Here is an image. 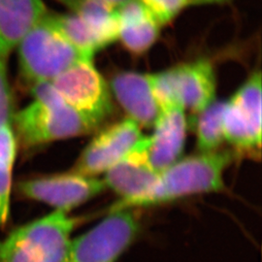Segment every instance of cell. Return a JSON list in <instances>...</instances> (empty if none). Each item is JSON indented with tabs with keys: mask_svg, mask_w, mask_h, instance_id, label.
I'll use <instances>...</instances> for the list:
<instances>
[{
	"mask_svg": "<svg viewBox=\"0 0 262 262\" xmlns=\"http://www.w3.org/2000/svg\"><path fill=\"white\" fill-rule=\"evenodd\" d=\"M31 93L33 102L13 119L16 139L27 150L88 135L102 123L66 103L50 82L32 85Z\"/></svg>",
	"mask_w": 262,
	"mask_h": 262,
	"instance_id": "cell-1",
	"label": "cell"
},
{
	"mask_svg": "<svg viewBox=\"0 0 262 262\" xmlns=\"http://www.w3.org/2000/svg\"><path fill=\"white\" fill-rule=\"evenodd\" d=\"M238 157L220 150L182 158L161 171L150 190L126 209L159 206L186 197L225 190V172Z\"/></svg>",
	"mask_w": 262,
	"mask_h": 262,
	"instance_id": "cell-2",
	"label": "cell"
},
{
	"mask_svg": "<svg viewBox=\"0 0 262 262\" xmlns=\"http://www.w3.org/2000/svg\"><path fill=\"white\" fill-rule=\"evenodd\" d=\"M79 220L53 211L10 232L0 241V262H63Z\"/></svg>",
	"mask_w": 262,
	"mask_h": 262,
	"instance_id": "cell-3",
	"label": "cell"
},
{
	"mask_svg": "<svg viewBox=\"0 0 262 262\" xmlns=\"http://www.w3.org/2000/svg\"><path fill=\"white\" fill-rule=\"evenodd\" d=\"M20 77L28 84L51 82L81 60L93 59L73 46L46 15L18 45Z\"/></svg>",
	"mask_w": 262,
	"mask_h": 262,
	"instance_id": "cell-4",
	"label": "cell"
},
{
	"mask_svg": "<svg viewBox=\"0 0 262 262\" xmlns=\"http://www.w3.org/2000/svg\"><path fill=\"white\" fill-rule=\"evenodd\" d=\"M150 84L159 108L180 104L194 115L215 101V68L209 59L200 58L150 74Z\"/></svg>",
	"mask_w": 262,
	"mask_h": 262,
	"instance_id": "cell-5",
	"label": "cell"
},
{
	"mask_svg": "<svg viewBox=\"0 0 262 262\" xmlns=\"http://www.w3.org/2000/svg\"><path fill=\"white\" fill-rule=\"evenodd\" d=\"M139 232L134 209L110 210L99 224L71 239L63 262H117Z\"/></svg>",
	"mask_w": 262,
	"mask_h": 262,
	"instance_id": "cell-6",
	"label": "cell"
},
{
	"mask_svg": "<svg viewBox=\"0 0 262 262\" xmlns=\"http://www.w3.org/2000/svg\"><path fill=\"white\" fill-rule=\"evenodd\" d=\"M261 93V72L257 70L225 102V139L237 157L260 159Z\"/></svg>",
	"mask_w": 262,
	"mask_h": 262,
	"instance_id": "cell-7",
	"label": "cell"
},
{
	"mask_svg": "<svg viewBox=\"0 0 262 262\" xmlns=\"http://www.w3.org/2000/svg\"><path fill=\"white\" fill-rule=\"evenodd\" d=\"M17 189L23 196L44 203L54 208V211L71 213L101 194L106 187L102 179L70 169L63 173L24 180L17 185Z\"/></svg>",
	"mask_w": 262,
	"mask_h": 262,
	"instance_id": "cell-8",
	"label": "cell"
},
{
	"mask_svg": "<svg viewBox=\"0 0 262 262\" xmlns=\"http://www.w3.org/2000/svg\"><path fill=\"white\" fill-rule=\"evenodd\" d=\"M66 103L103 122L112 113L110 88L93 59H84L50 82Z\"/></svg>",
	"mask_w": 262,
	"mask_h": 262,
	"instance_id": "cell-9",
	"label": "cell"
},
{
	"mask_svg": "<svg viewBox=\"0 0 262 262\" xmlns=\"http://www.w3.org/2000/svg\"><path fill=\"white\" fill-rule=\"evenodd\" d=\"M143 137L140 126L130 119L115 122L96 133L71 170L93 177L103 175Z\"/></svg>",
	"mask_w": 262,
	"mask_h": 262,
	"instance_id": "cell-10",
	"label": "cell"
},
{
	"mask_svg": "<svg viewBox=\"0 0 262 262\" xmlns=\"http://www.w3.org/2000/svg\"><path fill=\"white\" fill-rule=\"evenodd\" d=\"M152 127V134L144 136L140 146L151 167L160 173L182 159L187 131L185 109L180 104L160 108Z\"/></svg>",
	"mask_w": 262,
	"mask_h": 262,
	"instance_id": "cell-11",
	"label": "cell"
},
{
	"mask_svg": "<svg viewBox=\"0 0 262 262\" xmlns=\"http://www.w3.org/2000/svg\"><path fill=\"white\" fill-rule=\"evenodd\" d=\"M140 141L126 156L107 170L101 178L106 188L111 189L119 197L110 210L126 209L144 196L158 179L159 173L149 163L141 148Z\"/></svg>",
	"mask_w": 262,
	"mask_h": 262,
	"instance_id": "cell-12",
	"label": "cell"
},
{
	"mask_svg": "<svg viewBox=\"0 0 262 262\" xmlns=\"http://www.w3.org/2000/svg\"><path fill=\"white\" fill-rule=\"evenodd\" d=\"M110 92L127 118L142 127H152L160 108L150 84V74L124 71L113 77Z\"/></svg>",
	"mask_w": 262,
	"mask_h": 262,
	"instance_id": "cell-13",
	"label": "cell"
},
{
	"mask_svg": "<svg viewBox=\"0 0 262 262\" xmlns=\"http://www.w3.org/2000/svg\"><path fill=\"white\" fill-rule=\"evenodd\" d=\"M46 14L43 0H0V58L7 59Z\"/></svg>",
	"mask_w": 262,
	"mask_h": 262,
	"instance_id": "cell-14",
	"label": "cell"
},
{
	"mask_svg": "<svg viewBox=\"0 0 262 262\" xmlns=\"http://www.w3.org/2000/svg\"><path fill=\"white\" fill-rule=\"evenodd\" d=\"M119 20V39L132 54L150 50L159 36L161 25L141 0H130L116 10Z\"/></svg>",
	"mask_w": 262,
	"mask_h": 262,
	"instance_id": "cell-15",
	"label": "cell"
},
{
	"mask_svg": "<svg viewBox=\"0 0 262 262\" xmlns=\"http://www.w3.org/2000/svg\"><path fill=\"white\" fill-rule=\"evenodd\" d=\"M94 29L105 48L119 39L116 10L102 0H56Z\"/></svg>",
	"mask_w": 262,
	"mask_h": 262,
	"instance_id": "cell-16",
	"label": "cell"
},
{
	"mask_svg": "<svg viewBox=\"0 0 262 262\" xmlns=\"http://www.w3.org/2000/svg\"><path fill=\"white\" fill-rule=\"evenodd\" d=\"M48 20L84 56L93 58L94 54L103 49L100 39L94 29L74 14H46Z\"/></svg>",
	"mask_w": 262,
	"mask_h": 262,
	"instance_id": "cell-17",
	"label": "cell"
},
{
	"mask_svg": "<svg viewBox=\"0 0 262 262\" xmlns=\"http://www.w3.org/2000/svg\"><path fill=\"white\" fill-rule=\"evenodd\" d=\"M225 102L215 100L203 112L196 115L195 133L198 152L220 150L225 142L223 128Z\"/></svg>",
	"mask_w": 262,
	"mask_h": 262,
	"instance_id": "cell-18",
	"label": "cell"
},
{
	"mask_svg": "<svg viewBox=\"0 0 262 262\" xmlns=\"http://www.w3.org/2000/svg\"><path fill=\"white\" fill-rule=\"evenodd\" d=\"M159 20L161 26L167 25L175 19L187 6L195 3V0H141Z\"/></svg>",
	"mask_w": 262,
	"mask_h": 262,
	"instance_id": "cell-19",
	"label": "cell"
},
{
	"mask_svg": "<svg viewBox=\"0 0 262 262\" xmlns=\"http://www.w3.org/2000/svg\"><path fill=\"white\" fill-rule=\"evenodd\" d=\"M14 162L0 159V227L9 217Z\"/></svg>",
	"mask_w": 262,
	"mask_h": 262,
	"instance_id": "cell-20",
	"label": "cell"
},
{
	"mask_svg": "<svg viewBox=\"0 0 262 262\" xmlns=\"http://www.w3.org/2000/svg\"><path fill=\"white\" fill-rule=\"evenodd\" d=\"M14 115L13 97L7 78L6 59L0 58V127L13 125Z\"/></svg>",
	"mask_w": 262,
	"mask_h": 262,
	"instance_id": "cell-21",
	"label": "cell"
},
{
	"mask_svg": "<svg viewBox=\"0 0 262 262\" xmlns=\"http://www.w3.org/2000/svg\"><path fill=\"white\" fill-rule=\"evenodd\" d=\"M102 1L106 4H108L110 7H112L113 9L117 10L130 0H102Z\"/></svg>",
	"mask_w": 262,
	"mask_h": 262,
	"instance_id": "cell-22",
	"label": "cell"
}]
</instances>
